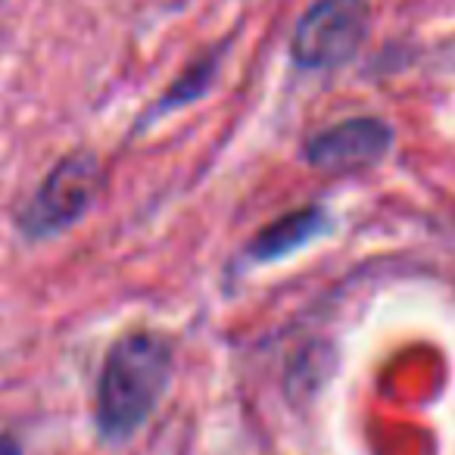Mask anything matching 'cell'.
<instances>
[{"label": "cell", "instance_id": "cell-6", "mask_svg": "<svg viewBox=\"0 0 455 455\" xmlns=\"http://www.w3.org/2000/svg\"><path fill=\"white\" fill-rule=\"evenodd\" d=\"M212 76H215V57H209V60H203V63H196L194 69L184 72L181 82H178L175 88L165 91V97H163V103L156 107V113H169V109L184 107V103L196 100V97H200L203 91L209 88Z\"/></svg>", "mask_w": 455, "mask_h": 455}, {"label": "cell", "instance_id": "cell-1", "mask_svg": "<svg viewBox=\"0 0 455 455\" xmlns=\"http://www.w3.org/2000/svg\"><path fill=\"white\" fill-rule=\"evenodd\" d=\"M172 378V347L159 334H128L109 349L97 384V421L113 440L132 436L156 409Z\"/></svg>", "mask_w": 455, "mask_h": 455}, {"label": "cell", "instance_id": "cell-3", "mask_svg": "<svg viewBox=\"0 0 455 455\" xmlns=\"http://www.w3.org/2000/svg\"><path fill=\"white\" fill-rule=\"evenodd\" d=\"M368 0H318L297 22L291 53L303 69H334L355 57L368 35Z\"/></svg>", "mask_w": 455, "mask_h": 455}, {"label": "cell", "instance_id": "cell-2", "mask_svg": "<svg viewBox=\"0 0 455 455\" xmlns=\"http://www.w3.org/2000/svg\"><path fill=\"white\" fill-rule=\"evenodd\" d=\"M100 190V163L94 153L76 150L60 159L51 175L41 181L35 196L26 203L20 215V228L35 241L63 235L94 203Z\"/></svg>", "mask_w": 455, "mask_h": 455}, {"label": "cell", "instance_id": "cell-7", "mask_svg": "<svg viewBox=\"0 0 455 455\" xmlns=\"http://www.w3.org/2000/svg\"><path fill=\"white\" fill-rule=\"evenodd\" d=\"M0 455H20V446L10 436H0Z\"/></svg>", "mask_w": 455, "mask_h": 455}, {"label": "cell", "instance_id": "cell-4", "mask_svg": "<svg viewBox=\"0 0 455 455\" xmlns=\"http://www.w3.org/2000/svg\"><path fill=\"white\" fill-rule=\"evenodd\" d=\"M393 144L387 122L362 116L331 125L306 140V163L324 175H349L380 163Z\"/></svg>", "mask_w": 455, "mask_h": 455}, {"label": "cell", "instance_id": "cell-5", "mask_svg": "<svg viewBox=\"0 0 455 455\" xmlns=\"http://www.w3.org/2000/svg\"><path fill=\"white\" fill-rule=\"evenodd\" d=\"M324 212L315 206H306V209H297L291 215H281L278 221L259 231L253 243H250V253L262 262H275V259H284L291 256L293 250L306 247L309 241H315L318 235L324 231Z\"/></svg>", "mask_w": 455, "mask_h": 455}]
</instances>
